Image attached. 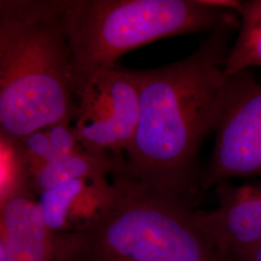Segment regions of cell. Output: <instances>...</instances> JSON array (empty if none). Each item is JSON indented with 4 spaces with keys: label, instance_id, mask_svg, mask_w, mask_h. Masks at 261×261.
I'll return each mask as SVG.
<instances>
[{
    "label": "cell",
    "instance_id": "10",
    "mask_svg": "<svg viewBox=\"0 0 261 261\" xmlns=\"http://www.w3.org/2000/svg\"><path fill=\"white\" fill-rule=\"evenodd\" d=\"M110 153H95L84 149L69 155L56 156L29 173V187L39 196L59 184L84 178H98L113 174L124 167Z\"/></svg>",
    "mask_w": 261,
    "mask_h": 261
},
{
    "label": "cell",
    "instance_id": "2",
    "mask_svg": "<svg viewBox=\"0 0 261 261\" xmlns=\"http://www.w3.org/2000/svg\"><path fill=\"white\" fill-rule=\"evenodd\" d=\"M69 0L0 1V133L11 141L75 118Z\"/></svg>",
    "mask_w": 261,
    "mask_h": 261
},
{
    "label": "cell",
    "instance_id": "7",
    "mask_svg": "<svg viewBox=\"0 0 261 261\" xmlns=\"http://www.w3.org/2000/svg\"><path fill=\"white\" fill-rule=\"evenodd\" d=\"M218 206L196 211V221L215 246L232 258L235 253L261 245V186L215 187Z\"/></svg>",
    "mask_w": 261,
    "mask_h": 261
},
{
    "label": "cell",
    "instance_id": "4",
    "mask_svg": "<svg viewBox=\"0 0 261 261\" xmlns=\"http://www.w3.org/2000/svg\"><path fill=\"white\" fill-rule=\"evenodd\" d=\"M65 18L75 109L94 80L128 51L164 38L240 28L237 13L207 0H69Z\"/></svg>",
    "mask_w": 261,
    "mask_h": 261
},
{
    "label": "cell",
    "instance_id": "12",
    "mask_svg": "<svg viewBox=\"0 0 261 261\" xmlns=\"http://www.w3.org/2000/svg\"><path fill=\"white\" fill-rule=\"evenodd\" d=\"M56 156L69 155L85 149L77 140L71 122H60L45 128Z\"/></svg>",
    "mask_w": 261,
    "mask_h": 261
},
{
    "label": "cell",
    "instance_id": "11",
    "mask_svg": "<svg viewBox=\"0 0 261 261\" xmlns=\"http://www.w3.org/2000/svg\"><path fill=\"white\" fill-rule=\"evenodd\" d=\"M238 35L229 48L224 73L231 75L261 67V0H239Z\"/></svg>",
    "mask_w": 261,
    "mask_h": 261
},
{
    "label": "cell",
    "instance_id": "6",
    "mask_svg": "<svg viewBox=\"0 0 261 261\" xmlns=\"http://www.w3.org/2000/svg\"><path fill=\"white\" fill-rule=\"evenodd\" d=\"M140 116V93L130 69L115 67L98 75L80 102L74 125L77 140L95 153H109L125 162Z\"/></svg>",
    "mask_w": 261,
    "mask_h": 261
},
{
    "label": "cell",
    "instance_id": "3",
    "mask_svg": "<svg viewBox=\"0 0 261 261\" xmlns=\"http://www.w3.org/2000/svg\"><path fill=\"white\" fill-rule=\"evenodd\" d=\"M100 211L56 234L59 261H233L207 237L196 211L123 170Z\"/></svg>",
    "mask_w": 261,
    "mask_h": 261
},
{
    "label": "cell",
    "instance_id": "5",
    "mask_svg": "<svg viewBox=\"0 0 261 261\" xmlns=\"http://www.w3.org/2000/svg\"><path fill=\"white\" fill-rule=\"evenodd\" d=\"M261 175V84L251 69L240 71L233 96L215 132L206 167L200 169L198 198L235 178Z\"/></svg>",
    "mask_w": 261,
    "mask_h": 261
},
{
    "label": "cell",
    "instance_id": "1",
    "mask_svg": "<svg viewBox=\"0 0 261 261\" xmlns=\"http://www.w3.org/2000/svg\"><path fill=\"white\" fill-rule=\"evenodd\" d=\"M234 31L208 33L193 54L174 63L130 69L140 116L123 171L190 206L198 199L201 146L217 130L239 81L240 72L224 73Z\"/></svg>",
    "mask_w": 261,
    "mask_h": 261
},
{
    "label": "cell",
    "instance_id": "9",
    "mask_svg": "<svg viewBox=\"0 0 261 261\" xmlns=\"http://www.w3.org/2000/svg\"><path fill=\"white\" fill-rule=\"evenodd\" d=\"M112 191L107 176L77 179L59 184L38 196L41 215L55 234L72 232L91 220Z\"/></svg>",
    "mask_w": 261,
    "mask_h": 261
},
{
    "label": "cell",
    "instance_id": "8",
    "mask_svg": "<svg viewBox=\"0 0 261 261\" xmlns=\"http://www.w3.org/2000/svg\"><path fill=\"white\" fill-rule=\"evenodd\" d=\"M0 246L8 261H59L56 234L45 224L28 187L0 199Z\"/></svg>",
    "mask_w": 261,
    "mask_h": 261
}]
</instances>
